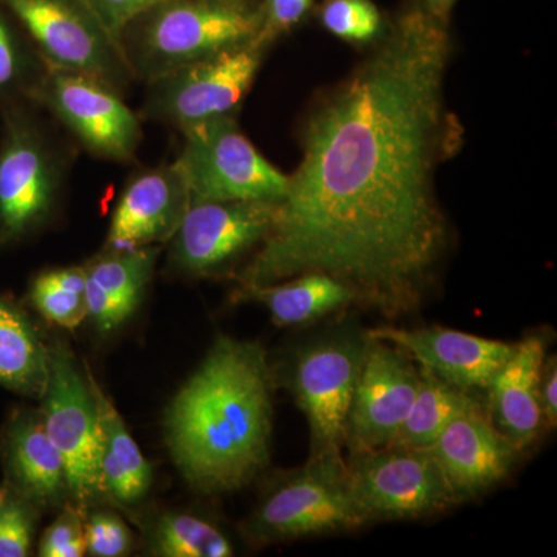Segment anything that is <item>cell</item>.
Here are the masks:
<instances>
[{
  "instance_id": "obj_1",
  "label": "cell",
  "mask_w": 557,
  "mask_h": 557,
  "mask_svg": "<svg viewBox=\"0 0 557 557\" xmlns=\"http://www.w3.org/2000/svg\"><path fill=\"white\" fill-rule=\"evenodd\" d=\"M448 54L437 16L410 11L319 106L244 287L322 273L386 318L417 309L446 245L434 172L454 141Z\"/></svg>"
},
{
  "instance_id": "obj_2",
  "label": "cell",
  "mask_w": 557,
  "mask_h": 557,
  "mask_svg": "<svg viewBox=\"0 0 557 557\" xmlns=\"http://www.w3.org/2000/svg\"><path fill=\"white\" fill-rule=\"evenodd\" d=\"M271 434L273 373L265 348L219 336L164 413L175 467L201 494L239 491L269 467Z\"/></svg>"
},
{
  "instance_id": "obj_3",
  "label": "cell",
  "mask_w": 557,
  "mask_h": 557,
  "mask_svg": "<svg viewBox=\"0 0 557 557\" xmlns=\"http://www.w3.org/2000/svg\"><path fill=\"white\" fill-rule=\"evenodd\" d=\"M262 14L231 0H168L120 38L134 78L152 81L258 38Z\"/></svg>"
},
{
  "instance_id": "obj_4",
  "label": "cell",
  "mask_w": 557,
  "mask_h": 557,
  "mask_svg": "<svg viewBox=\"0 0 557 557\" xmlns=\"http://www.w3.org/2000/svg\"><path fill=\"white\" fill-rule=\"evenodd\" d=\"M350 490L343 453L310 454L298 471L289 472L245 523L256 544L346 533L364 527Z\"/></svg>"
},
{
  "instance_id": "obj_5",
  "label": "cell",
  "mask_w": 557,
  "mask_h": 557,
  "mask_svg": "<svg viewBox=\"0 0 557 557\" xmlns=\"http://www.w3.org/2000/svg\"><path fill=\"white\" fill-rule=\"evenodd\" d=\"M182 132L185 145L175 164L190 201H281L287 193L288 177L260 156L233 116Z\"/></svg>"
},
{
  "instance_id": "obj_6",
  "label": "cell",
  "mask_w": 557,
  "mask_h": 557,
  "mask_svg": "<svg viewBox=\"0 0 557 557\" xmlns=\"http://www.w3.org/2000/svg\"><path fill=\"white\" fill-rule=\"evenodd\" d=\"M44 428L61 454L73 505L86 511L101 493V424L97 403L69 348H49V380L40 395Z\"/></svg>"
},
{
  "instance_id": "obj_7",
  "label": "cell",
  "mask_w": 557,
  "mask_h": 557,
  "mask_svg": "<svg viewBox=\"0 0 557 557\" xmlns=\"http://www.w3.org/2000/svg\"><path fill=\"white\" fill-rule=\"evenodd\" d=\"M24 25L46 67L121 90L134 78L120 44L84 0H0Z\"/></svg>"
},
{
  "instance_id": "obj_8",
  "label": "cell",
  "mask_w": 557,
  "mask_h": 557,
  "mask_svg": "<svg viewBox=\"0 0 557 557\" xmlns=\"http://www.w3.org/2000/svg\"><path fill=\"white\" fill-rule=\"evenodd\" d=\"M346 463L351 500L366 525L424 519L456 505L428 449L386 446L350 454Z\"/></svg>"
},
{
  "instance_id": "obj_9",
  "label": "cell",
  "mask_w": 557,
  "mask_h": 557,
  "mask_svg": "<svg viewBox=\"0 0 557 557\" xmlns=\"http://www.w3.org/2000/svg\"><path fill=\"white\" fill-rule=\"evenodd\" d=\"M366 341V332L336 330L296 354L289 387L309 421L311 454L343 453Z\"/></svg>"
},
{
  "instance_id": "obj_10",
  "label": "cell",
  "mask_w": 557,
  "mask_h": 557,
  "mask_svg": "<svg viewBox=\"0 0 557 557\" xmlns=\"http://www.w3.org/2000/svg\"><path fill=\"white\" fill-rule=\"evenodd\" d=\"M262 49L255 39L149 81L145 115L180 131L231 116L256 78Z\"/></svg>"
},
{
  "instance_id": "obj_11",
  "label": "cell",
  "mask_w": 557,
  "mask_h": 557,
  "mask_svg": "<svg viewBox=\"0 0 557 557\" xmlns=\"http://www.w3.org/2000/svg\"><path fill=\"white\" fill-rule=\"evenodd\" d=\"M62 168L53 146L24 110L5 112L0 137V245L24 239L50 218Z\"/></svg>"
},
{
  "instance_id": "obj_12",
  "label": "cell",
  "mask_w": 557,
  "mask_h": 557,
  "mask_svg": "<svg viewBox=\"0 0 557 557\" xmlns=\"http://www.w3.org/2000/svg\"><path fill=\"white\" fill-rule=\"evenodd\" d=\"M28 98L50 110L91 156L129 163L141 143V123L119 91L101 81L46 67Z\"/></svg>"
},
{
  "instance_id": "obj_13",
  "label": "cell",
  "mask_w": 557,
  "mask_h": 557,
  "mask_svg": "<svg viewBox=\"0 0 557 557\" xmlns=\"http://www.w3.org/2000/svg\"><path fill=\"white\" fill-rule=\"evenodd\" d=\"M277 201H190L171 237L172 269L203 277L265 240Z\"/></svg>"
},
{
  "instance_id": "obj_14",
  "label": "cell",
  "mask_w": 557,
  "mask_h": 557,
  "mask_svg": "<svg viewBox=\"0 0 557 557\" xmlns=\"http://www.w3.org/2000/svg\"><path fill=\"white\" fill-rule=\"evenodd\" d=\"M348 409L350 454L386 448L405 423L420 387V369L398 347L368 335Z\"/></svg>"
},
{
  "instance_id": "obj_15",
  "label": "cell",
  "mask_w": 557,
  "mask_h": 557,
  "mask_svg": "<svg viewBox=\"0 0 557 557\" xmlns=\"http://www.w3.org/2000/svg\"><path fill=\"white\" fill-rule=\"evenodd\" d=\"M457 504L478 498L511 474L520 454L485 408L461 413L428 448Z\"/></svg>"
},
{
  "instance_id": "obj_16",
  "label": "cell",
  "mask_w": 557,
  "mask_h": 557,
  "mask_svg": "<svg viewBox=\"0 0 557 557\" xmlns=\"http://www.w3.org/2000/svg\"><path fill=\"white\" fill-rule=\"evenodd\" d=\"M368 335L398 347L431 375L471 392L486 391L516 344L443 327H380Z\"/></svg>"
},
{
  "instance_id": "obj_17",
  "label": "cell",
  "mask_w": 557,
  "mask_h": 557,
  "mask_svg": "<svg viewBox=\"0 0 557 557\" xmlns=\"http://www.w3.org/2000/svg\"><path fill=\"white\" fill-rule=\"evenodd\" d=\"M189 203V190L177 164L138 172L113 211L106 251L171 240Z\"/></svg>"
},
{
  "instance_id": "obj_18",
  "label": "cell",
  "mask_w": 557,
  "mask_h": 557,
  "mask_svg": "<svg viewBox=\"0 0 557 557\" xmlns=\"http://www.w3.org/2000/svg\"><path fill=\"white\" fill-rule=\"evenodd\" d=\"M0 453L7 482L39 511L61 507L70 497L64 461L44 428L39 410H20L10 418Z\"/></svg>"
},
{
  "instance_id": "obj_19",
  "label": "cell",
  "mask_w": 557,
  "mask_h": 557,
  "mask_svg": "<svg viewBox=\"0 0 557 557\" xmlns=\"http://www.w3.org/2000/svg\"><path fill=\"white\" fill-rule=\"evenodd\" d=\"M545 357L547 343L541 336L519 341L486 388L491 420L520 453L530 448L547 428L539 397Z\"/></svg>"
},
{
  "instance_id": "obj_20",
  "label": "cell",
  "mask_w": 557,
  "mask_h": 557,
  "mask_svg": "<svg viewBox=\"0 0 557 557\" xmlns=\"http://www.w3.org/2000/svg\"><path fill=\"white\" fill-rule=\"evenodd\" d=\"M97 403L101 424V493L121 505H134L146 497L152 485V467L127 431L119 410L100 384L86 370Z\"/></svg>"
},
{
  "instance_id": "obj_21",
  "label": "cell",
  "mask_w": 557,
  "mask_h": 557,
  "mask_svg": "<svg viewBox=\"0 0 557 557\" xmlns=\"http://www.w3.org/2000/svg\"><path fill=\"white\" fill-rule=\"evenodd\" d=\"M237 298L265 307L277 327L311 324L357 302V296L347 285L322 273L299 274L259 287L242 285Z\"/></svg>"
},
{
  "instance_id": "obj_22",
  "label": "cell",
  "mask_w": 557,
  "mask_h": 557,
  "mask_svg": "<svg viewBox=\"0 0 557 557\" xmlns=\"http://www.w3.org/2000/svg\"><path fill=\"white\" fill-rule=\"evenodd\" d=\"M49 380V347L24 311L0 296V386L40 398Z\"/></svg>"
},
{
  "instance_id": "obj_23",
  "label": "cell",
  "mask_w": 557,
  "mask_h": 557,
  "mask_svg": "<svg viewBox=\"0 0 557 557\" xmlns=\"http://www.w3.org/2000/svg\"><path fill=\"white\" fill-rule=\"evenodd\" d=\"M483 408L474 392L453 386L420 369V387L412 408L388 446L428 449L454 418Z\"/></svg>"
},
{
  "instance_id": "obj_24",
  "label": "cell",
  "mask_w": 557,
  "mask_h": 557,
  "mask_svg": "<svg viewBox=\"0 0 557 557\" xmlns=\"http://www.w3.org/2000/svg\"><path fill=\"white\" fill-rule=\"evenodd\" d=\"M149 553L161 557H230L233 542L209 520L190 512H166L150 523Z\"/></svg>"
},
{
  "instance_id": "obj_25",
  "label": "cell",
  "mask_w": 557,
  "mask_h": 557,
  "mask_svg": "<svg viewBox=\"0 0 557 557\" xmlns=\"http://www.w3.org/2000/svg\"><path fill=\"white\" fill-rule=\"evenodd\" d=\"M157 256L159 248L152 247L106 251L84 267L87 282L110 298L137 309L143 292L152 278Z\"/></svg>"
},
{
  "instance_id": "obj_26",
  "label": "cell",
  "mask_w": 557,
  "mask_h": 557,
  "mask_svg": "<svg viewBox=\"0 0 557 557\" xmlns=\"http://www.w3.org/2000/svg\"><path fill=\"white\" fill-rule=\"evenodd\" d=\"M33 307L51 324L73 330L78 327L87 314L86 269L50 270L40 273L32 282Z\"/></svg>"
},
{
  "instance_id": "obj_27",
  "label": "cell",
  "mask_w": 557,
  "mask_h": 557,
  "mask_svg": "<svg viewBox=\"0 0 557 557\" xmlns=\"http://www.w3.org/2000/svg\"><path fill=\"white\" fill-rule=\"evenodd\" d=\"M38 512L7 480L0 485V557L30 555Z\"/></svg>"
},
{
  "instance_id": "obj_28",
  "label": "cell",
  "mask_w": 557,
  "mask_h": 557,
  "mask_svg": "<svg viewBox=\"0 0 557 557\" xmlns=\"http://www.w3.org/2000/svg\"><path fill=\"white\" fill-rule=\"evenodd\" d=\"M329 32L347 40H369L380 32V11L370 0H327L321 11Z\"/></svg>"
},
{
  "instance_id": "obj_29",
  "label": "cell",
  "mask_w": 557,
  "mask_h": 557,
  "mask_svg": "<svg viewBox=\"0 0 557 557\" xmlns=\"http://www.w3.org/2000/svg\"><path fill=\"white\" fill-rule=\"evenodd\" d=\"M39 76H35L27 51L0 14V100H9L21 94L28 97Z\"/></svg>"
},
{
  "instance_id": "obj_30",
  "label": "cell",
  "mask_w": 557,
  "mask_h": 557,
  "mask_svg": "<svg viewBox=\"0 0 557 557\" xmlns=\"http://www.w3.org/2000/svg\"><path fill=\"white\" fill-rule=\"evenodd\" d=\"M86 555L121 557L129 555L134 539L126 523L119 516L98 511L84 520Z\"/></svg>"
},
{
  "instance_id": "obj_31",
  "label": "cell",
  "mask_w": 557,
  "mask_h": 557,
  "mask_svg": "<svg viewBox=\"0 0 557 557\" xmlns=\"http://www.w3.org/2000/svg\"><path fill=\"white\" fill-rule=\"evenodd\" d=\"M84 512L75 505H67L60 518L54 520L39 544L42 557H81L86 555L84 539Z\"/></svg>"
},
{
  "instance_id": "obj_32",
  "label": "cell",
  "mask_w": 557,
  "mask_h": 557,
  "mask_svg": "<svg viewBox=\"0 0 557 557\" xmlns=\"http://www.w3.org/2000/svg\"><path fill=\"white\" fill-rule=\"evenodd\" d=\"M84 2L94 11L109 35L120 44L121 35L132 22L168 0H84Z\"/></svg>"
},
{
  "instance_id": "obj_33",
  "label": "cell",
  "mask_w": 557,
  "mask_h": 557,
  "mask_svg": "<svg viewBox=\"0 0 557 557\" xmlns=\"http://www.w3.org/2000/svg\"><path fill=\"white\" fill-rule=\"evenodd\" d=\"M310 5L311 0H269L256 40L265 46L278 33L288 30L293 25L298 24L306 16Z\"/></svg>"
},
{
  "instance_id": "obj_34",
  "label": "cell",
  "mask_w": 557,
  "mask_h": 557,
  "mask_svg": "<svg viewBox=\"0 0 557 557\" xmlns=\"http://www.w3.org/2000/svg\"><path fill=\"white\" fill-rule=\"evenodd\" d=\"M539 397H541L542 413L545 426H557V358L545 357L542 364L541 383H539Z\"/></svg>"
},
{
  "instance_id": "obj_35",
  "label": "cell",
  "mask_w": 557,
  "mask_h": 557,
  "mask_svg": "<svg viewBox=\"0 0 557 557\" xmlns=\"http://www.w3.org/2000/svg\"><path fill=\"white\" fill-rule=\"evenodd\" d=\"M450 2V0H431L432 7L446 5V3Z\"/></svg>"
}]
</instances>
